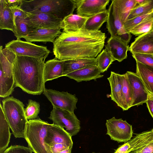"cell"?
I'll list each match as a JSON object with an SVG mask.
<instances>
[{
    "label": "cell",
    "mask_w": 153,
    "mask_h": 153,
    "mask_svg": "<svg viewBox=\"0 0 153 153\" xmlns=\"http://www.w3.org/2000/svg\"><path fill=\"white\" fill-rule=\"evenodd\" d=\"M108 16V10L89 17L82 29L91 31L99 30L103 24L107 22Z\"/></svg>",
    "instance_id": "cell-28"
},
{
    "label": "cell",
    "mask_w": 153,
    "mask_h": 153,
    "mask_svg": "<svg viewBox=\"0 0 153 153\" xmlns=\"http://www.w3.org/2000/svg\"><path fill=\"white\" fill-rule=\"evenodd\" d=\"M63 76V60L56 57L45 63L43 71L44 82Z\"/></svg>",
    "instance_id": "cell-22"
},
{
    "label": "cell",
    "mask_w": 153,
    "mask_h": 153,
    "mask_svg": "<svg viewBox=\"0 0 153 153\" xmlns=\"http://www.w3.org/2000/svg\"><path fill=\"white\" fill-rule=\"evenodd\" d=\"M3 153H4V152Z\"/></svg>",
    "instance_id": "cell-50"
},
{
    "label": "cell",
    "mask_w": 153,
    "mask_h": 153,
    "mask_svg": "<svg viewBox=\"0 0 153 153\" xmlns=\"http://www.w3.org/2000/svg\"><path fill=\"white\" fill-rule=\"evenodd\" d=\"M152 130L153 131V128L152 129Z\"/></svg>",
    "instance_id": "cell-49"
},
{
    "label": "cell",
    "mask_w": 153,
    "mask_h": 153,
    "mask_svg": "<svg viewBox=\"0 0 153 153\" xmlns=\"http://www.w3.org/2000/svg\"><path fill=\"white\" fill-rule=\"evenodd\" d=\"M33 152L29 148L23 146L11 145L7 149L4 153H33Z\"/></svg>",
    "instance_id": "cell-39"
},
{
    "label": "cell",
    "mask_w": 153,
    "mask_h": 153,
    "mask_svg": "<svg viewBox=\"0 0 153 153\" xmlns=\"http://www.w3.org/2000/svg\"><path fill=\"white\" fill-rule=\"evenodd\" d=\"M149 0H135L137 5H140L144 4L147 2Z\"/></svg>",
    "instance_id": "cell-46"
},
{
    "label": "cell",
    "mask_w": 153,
    "mask_h": 153,
    "mask_svg": "<svg viewBox=\"0 0 153 153\" xmlns=\"http://www.w3.org/2000/svg\"><path fill=\"white\" fill-rule=\"evenodd\" d=\"M131 86L132 91V101L131 107L142 105L148 99L149 93L140 77L131 71L126 73Z\"/></svg>",
    "instance_id": "cell-12"
},
{
    "label": "cell",
    "mask_w": 153,
    "mask_h": 153,
    "mask_svg": "<svg viewBox=\"0 0 153 153\" xmlns=\"http://www.w3.org/2000/svg\"><path fill=\"white\" fill-rule=\"evenodd\" d=\"M92 153H95V152H92Z\"/></svg>",
    "instance_id": "cell-48"
},
{
    "label": "cell",
    "mask_w": 153,
    "mask_h": 153,
    "mask_svg": "<svg viewBox=\"0 0 153 153\" xmlns=\"http://www.w3.org/2000/svg\"><path fill=\"white\" fill-rule=\"evenodd\" d=\"M146 103L149 112L153 118V99L149 96Z\"/></svg>",
    "instance_id": "cell-42"
},
{
    "label": "cell",
    "mask_w": 153,
    "mask_h": 153,
    "mask_svg": "<svg viewBox=\"0 0 153 153\" xmlns=\"http://www.w3.org/2000/svg\"><path fill=\"white\" fill-rule=\"evenodd\" d=\"M34 29L29 26L25 19L17 17L15 21V29L13 33L17 39H20L27 36Z\"/></svg>",
    "instance_id": "cell-30"
},
{
    "label": "cell",
    "mask_w": 153,
    "mask_h": 153,
    "mask_svg": "<svg viewBox=\"0 0 153 153\" xmlns=\"http://www.w3.org/2000/svg\"><path fill=\"white\" fill-rule=\"evenodd\" d=\"M48 124L39 118L28 121L25 139L28 147L34 153H53L50 147L45 143Z\"/></svg>",
    "instance_id": "cell-5"
},
{
    "label": "cell",
    "mask_w": 153,
    "mask_h": 153,
    "mask_svg": "<svg viewBox=\"0 0 153 153\" xmlns=\"http://www.w3.org/2000/svg\"><path fill=\"white\" fill-rule=\"evenodd\" d=\"M111 2L117 8L123 23L131 10L137 5L135 0H113Z\"/></svg>",
    "instance_id": "cell-29"
},
{
    "label": "cell",
    "mask_w": 153,
    "mask_h": 153,
    "mask_svg": "<svg viewBox=\"0 0 153 153\" xmlns=\"http://www.w3.org/2000/svg\"><path fill=\"white\" fill-rule=\"evenodd\" d=\"M2 107L12 134L16 138H25V132L28 120L25 114L23 103L13 96L2 101Z\"/></svg>",
    "instance_id": "cell-4"
},
{
    "label": "cell",
    "mask_w": 153,
    "mask_h": 153,
    "mask_svg": "<svg viewBox=\"0 0 153 153\" xmlns=\"http://www.w3.org/2000/svg\"><path fill=\"white\" fill-rule=\"evenodd\" d=\"M122 93L127 108L131 107L132 101V91L131 86L126 74H122Z\"/></svg>",
    "instance_id": "cell-34"
},
{
    "label": "cell",
    "mask_w": 153,
    "mask_h": 153,
    "mask_svg": "<svg viewBox=\"0 0 153 153\" xmlns=\"http://www.w3.org/2000/svg\"><path fill=\"white\" fill-rule=\"evenodd\" d=\"M72 146H70L68 149L60 152L59 153H71Z\"/></svg>",
    "instance_id": "cell-45"
},
{
    "label": "cell",
    "mask_w": 153,
    "mask_h": 153,
    "mask_svg": "<svg viewBox=\"0 0 153 153\" xmlns=\"http://www.w3.org/2000/svg\"><path fill=\"white\" fill-rule=\"evenodd\" d=\"M76 13L80 16L89 17L107 10L109 0H74Z\"/></svg>",
    "instance_id": "cell-13"
},
{
    "label": "cell",
    "mask_w": 153,
    "mask_h": 153,
    "mask_svg": "<svg viewBox=\"0 0 153 153\" xmlns=\"http://www.w3.org/2000/svg\"><path fill=\"white\" fill-rule=\"evenodd\" d=\"M153 9V0H149L141 5H136L131 10L126 20H128L147 12Z\"/></svg>",
    "instance_id": "cell-33"
},
{
    "label": "cell",
    "mask_w": 153,
    "mask_h": 153,
    "mask_svg": "<svg viewBox=\"0 0 153 153\" xmlns=\"http://www.w3.org/2000/svg\"><path fill=\"white\" fill-rule=\"evenodd\" d=\"M153 27V20L141 23L133 28L129 33L135 36H139L149 31Z\"/></svg>",
    "instance_id": "cell-36"
},
{
    "label": "cell",
    "mask_w": 153,
    "mask_h": 153,
    "mask_svg": "<svg viewBox=\"0 0 153 153\" xmlns=\"http://www.w3.org/2000/svg\"><path fill=\"white\" fill-rule=\"evenodd\" d=\"M140 36L145 38L153 39V27L148 32Z\"/></svg>",
    "instance_id": "cell-44"
},
{
    "label": "cell",
    "mask_w": 153,
    "mask_h": 153,
    "mask_svg": "<svg viewBox=\"0 0 153 153\" xmlns=\"http://www.w3.org/2000/svg\"><path fill=\"white\" fill-rule=\"evenodd\" d=\"M13 14L14 21L15 25V21L17 18L26 19L30 14V13L24 10L20 6L15 7H10Z\"/></svg>",
    "instance_id": "cell-38"
},
{
    "label": "cell",
    "mask_w": 153,
    "mask_h": 153,
    "mask_svg": "<svg viewBox=\"0 0 153 153\" xmlns=\"http://www.w3.org/2000/svg\"><path fill=\"white\" fill-rule=\"evenodd\" d=\"M45 143L50 147L56 143L64 144L69 147L73 145L71 137L65 129L53 123H49L48 126Z\"/></svg>",
    "instance_id": "cell-16"
},
{
    "label": "cell",
    "mask_w": 153,
    "mask_h": 153,
    "mask_svg": "<svg viewBox=\"0 0 153 153\" xmlns=\"http://www.w3.org/2000/svg\"><path fill=\"white\" fill-rule=\"evenodd\" d=\"M129 153H153V142Z\"/></svg>",
    "instance_id": "cell-40"
},
{
    "label": "cell",
    "mask_w": 153,
    "mask_h": 153,
    "mask_svg": "<svg viewBox=\"0 0 153 153\" xmlns=\"http://www.w3.org/2000/svg\"><path fill=\"white\" fill-rule=\"evenodd\" d=\"M0 29L10 30L13 33L15 25L13 14L5 0H0Z\"/></svg>",
    "instance_id": "cell-24"
},
{
    "label": "cell",
    "mask_w": 153,
    "mask_h": 153,
    "mask_svg": "<svg viewBox=\"0 0 153 153\" xmlns=\"http://www.w3.org/2000/svg\"><path fill=\"white\" fill-rule=\"evenodd\" d=\"M106 28L111 36L121 40L127 44L131 37V34L125 29L124 23L119 15L116 7L111 2L108 9Z\"/></svg>",
    "instance_id": "cell-10"
},
{
    "label": "cell",
    "mask_w": 153,
    "mask_h": 153,
    "mask_svg": "<svg viewBox=\"0 0 153 153\" xmlns=\"http://www.w3.org/2000/svg\"><path fill=\"white\" fill-rule=\"evenodd\" d=\"M48 118L53 124L65 128L71 137L77 134L80 131V121L74 112L53 107Z\"/></svg>",
    "instance_id": "cell-8"
},
{
    "label": "cell",
    "mask_w": 153,
    "mask_h": 153,
    "mask_svg": "<svg viewBox=\"0 0 153 153\" xmlns=\"http://www.w3.org/2000/svg\"><path fill=\"white\" fill-rule=\"evenodd\" d=\"M5 48L16 56L32 57L44 61L50 53L46 46L37 45L19 39L8 42L5 44Z\"/></svg>",
    "instance_id": "cell-7"
},
{
    "label": "cell",
    "mask_w": 153,
    "mask_h": 153,
    "mask_svg": "<svg viewBox=\"0 0 153 153\" xmlns=\"http://www.w3.org/2000/svg\"><path fill=\"white\" fill-rule=\"evenodd\" d=\"M89 17L71 14L62 21L60 27L63 32H74L83 28Z\"/></svg>",
    "instance_id": "cell-23"
},
{
    "label": "cell",
    "mask_w": 153,
    "mask_h": 153,
    "mask_svg": "<svg viewBox=\"0 0 153 153\" xmlns=\"http://www.w3.org/2000/svg\"><path fill=\"white\" fill-rule=\"evenodd\" d=\"M97 65L87 67L70 73L65 76L79 82L102 78L103 75Z\"/></svg>",
    "instance_id": "cell-20"
},
{
    "label": "cell",
    "mask_w": 153,
    "mask_h": 153,
    "mask_svg": "<svg viewBox=\"0 0 153 153\" xmlns=\"http://www.w3.org/2000/svg\"><path fill=\"white\" fill-rule=\"evenodd\" d=\"M20 6L31 14L45 13L62 20L76 8L74 0H22Z\"/></svg>",
    "instance_id": "cell-3"
},
{
    "label": "cell",
    "mask_w": 153,
    "mask_h": 153,
    "mask_svg": "<svg viewBox=\"0 0 153 153\" xmlns=\"http://www.w3.org/2000/svg\"><path fill=\"white\" fill-rule=\"evenodd\" d=\"M63 76L83 68L97 65L96 58H81L63 60Z\"/></svg>",
    "instance_id": "cell-21"
},
{
    "label": "cell",
    "mask_w": 153,
    "mask_h": 153,
    "mask_svg": "<svg viewBox=\"0 0 153 153\" xmlns=\"http://www.w3.org/2000/svg\"><path fill=\"white\" fill-rule=\"evenodd\" d=\"M153 142V131L137 134L132 139L119 146L114 153H129Z\"/></svg>",
    "instance_id": "cell-14"
},
{
    "label": "cell",
    "mask_w": 153,
    "mask_h": 153,
    "mask_svg": "<svg viewBox=\"0 0 153 153\" xmlns=\"http://www.w3.org/2000/svg\"><path fill=\"white\" fill-rule=\"evenodd\" d=\"M61 29L60 27L53 29L34 28L24 38L26 41L31 43L49 42L53 43L56 39L62 33Z\"/></svg>",
    "instance_id": "cell-18"
},
{
    "label": "cell",
    "mask_w": 153,
    "mask_h": 153,
    "mask_svg": "<svg viewBox=\"0 0 153 153\" xmlns=\"http://www.w3.org/2000/svg\"><path fill=\"white\" fill-rule=\"evenodd\" d=\"M40 111L39 103L35 101L29 100L27 106L25 108L26 117L27 120H35L38 118Z\"/></svg>",
    "instance_id": "cell-35"
},
{
    "label": "cell",
    "mask_w": 153,
    "mask_h": 153,
    "mask_svg": "<svg viewBox=\"0 0 153 153\" xmlns=\"http://www.w3.org/2000/svg\"><path fill=\"white\" fill-rule=\"evenodd\" d=\"M149 20H153V9L141 15L126 20L124 22V25L127 31L129 33L130 30L137 25Z\"/></svg>",
    "instance_id": "cell-31"
},
{
    "label": "cell",
    "mask_w": 153,
    "mask_h": 153,
    "mask_svg": "<svg viewBox=\"0 0 153 153\" xmlns=\"http://www.w3.org/2000/svg\"><path fill=\"white\" fill-rule=\"evenodd\" d=\"M149 96L153 99V94L149 93Z\"/></svg>",
    "instance_id": "cell-47"
},
{
    "label": "cell",
    "mask_w": 153,
    "mask_h": 153,
    "mask_svg": "<svg viewBox=\"0 0 153 153\" xmlns=\"http://www.w3.org/2000/svg\"><path fill=\"white\" fill-rule=\"evenodd\" d=\"M129 51L132 54L137 53L153 54V39L138 36L130 45Z\"/></svg>",
    "instance_id": "cell-27"
},
{
    "label": "cell",
    "mask_w": 153,
    "mask_h": 153,
    "mask_svg": "<svg viewBox=\"0 0 153 153\" xmlns=\"http://www.w3.org/2000/svg\"><path fill=\"white\" fill-rule=\"evenodd\" d=\"M105 48L114 61L121 62L127 57L129 46L128 44L121 40L111 36Z\"/></svg>",
    "instance_id": "cell-19"
},
{
    "label": "cell",
    "mask_w": 153,
    "mask_h": 153,
    "mask_svg": "<svg viewBox=\"0 0 153 153\" xmlns=\"http://www.w3.org/2000/svg\"><path fill=\"white\" fill-rule=\"evenodd\" d=\"M5 117L2 105H0V153H3L10 142L11 133Z\"/></svg>",
    "instance_id": "cell-26"
},
{
    "label": "cell",
    "mask_w": 153,
    "mask_h": 153,
    "mask_svg": "<svg viewBox=\"0 0 153 153\" xmlns=\"http://www.w3.org/2000/svg\"><path fill=\"white\" fill-rule=\"evenodd\" d=\"M69 147L64 144L56 143L50 146V148L53 153H59L68 149Z\"/></svg>",
    "instance_id": "cell-41"
},
{
    "label": "cell",
    "mask_w": 153,
    "mask_h": 153,
    "mask_svg": "<svg viewBox=\"0 0 153 153\" xmlns=\"http://www.w3.org/2000/svg\"><path fill=\"white\" fill-rule=\"evenodd\" d=\"M43 94L51 103L53 107L58 108L70 112L76 108L78 99L75 94L67 92L59 91L51 89H44Z\"/></svg>",
    "instance_id": "cell-11"
},
{
    "label": "cell",
    "mask_w": 153,
    "mask_h": 153,
    "mask_svg": "<svg viewBox=\"0 0 153 153\" xmlns=\"http://www.w3.org/2000/svg\"><path fill=\"white\" fill-rule=\"evenodd\" d=\"M97 66L101 73L106 71L112 62L114 61L110 53L105 48L96 57Z\"/></svg>",
    "instance_id": "cell-32"
},
{
    "label": "cell",
    "mask_w": 153,
    "mask_h": 153,
    "mask_svg": "<svg viewBox=\"0 0 153 153\" xmlns=\"http://www.w3.org/2000/svg\"><path fill=\"white\" fill-rule=\"evenodd\" d=\"M107 79L111 88L109 96L111 100L123 111L128 110L122 93V74L111 71L110 76Z\"/></svg>",
    "instance_id": "cell-17"
},
{
    "label": "cell",
    "mask_w": 153,
    "mask_h": 153,
    "mask_svg": "<svg viewBox=\"0 0 153 153\" xmlns=\"http://www.w3.org/2000/svg\"><path fill=\"white\" fill-rule=\"evenodd\" d=\"M45 61L16 56L13 63L15 87L33 95H40L45 88L43 78Z\"/></svg>",
    "instance_id": "cell-2"
},
{
    "label": "cell",
    "mask_w": 153,
    "mask_h": 153,
    "mask_svg": "<svg viewBox=\"0 0 153 153\" xmlns=\"http://www.w3.org/2000/svg\"><path fill=\"white\" fill-rule=\"evenodd\" d=\"M13 53L6 48L0 47V97H9L14 91L15 81L13 63L16 57Z\"/></svg>",
    "instance_id": "cell-6"
},
{
    "label": "cell",
    "mask_w": 153,
    "mask_h": 153,
    "mask_svg": "<svg viewBox=\"0 0 153 153\" xmlns=\"http://www.w3.org/2000/svg\"><path fill=\"white\" fill-rule=\"evenodd\" d=\"M136 73L149 93L153 94V68L136 61Z\"/></svg>",
    "instance_id": "cell-25"
},
{
    "label": "cell",
    "mask_w": 153,
    "mask_h": 153,
    "mask_svg": "<svg viewBox=\"0 0 153 153\" xmlns=\"http://www.w3.org/2000/svg\"><path fill=\"white\" fill-rule=\"evenodd\" d=\"M106 134L111 139L118 143H126L131 139L133 135L132 126L126 120L115 117L106 120Z\"/></svg>",
    "instance_id": "cell-9"
},
{
    "label": "cell",
    "mask_w": 153,
    "mask_h": 153,
    "mask_svg": "<svg viewBox=\"0 0 153 153\" xmlns=\"http://www.w3.org/2000/svg\"><path fill=\"white\" fill-rule=\"evenodd\" d=\"M106 38L105 33L100 30L63 31L53 43V54L61 60L96 58L103 48Z\"/></svg>",
    "instance_id": "cell-1"
},
{
    "label": "cell",
    "mask_w": 153,
    "mask_h": 153,
    "mask_svg": "<svg viewBox=\"0 0 153 153\" xmlns=\"http://www.w3.org/2000/svg\"><path fill=\"white\" fill-rule=\"evenodd\" d=\"M132 56L136 61L153 68V54L136 53Z\"/></svg>",
    "instance_id": "cell-37"
},
{
    "label": "cell",
    "mask_w": 153,
    "mask_h": 153,
    "mask_svg": "<svg viewBox=\"0 0 153 153\" xmlns=\"http://www.w3.org/2000/svg\"><path fill=\"white\" fill-rule=\"evenodd\" d=\"M29 26L33 28L53 29L60 27L62 20L45 13L31 14L25 19Z\"/></svg>",
    "instance_id": "cell-15"
},
{
    "label": "cell",
    "mask_w": 153,
    "mask_h": 153,
    "mask_svg": "<svg viewBox=\"0 0 153 153\" xmlns=\"http://www.w3.org/2000/svg\"><path fill=\"white\" fill-rule=\"evenodd\" d=\"M10 7H15L20 6L22 0H5Z\"/></svg>",
    "instance_id": "cell-43"
}]
</instances>
